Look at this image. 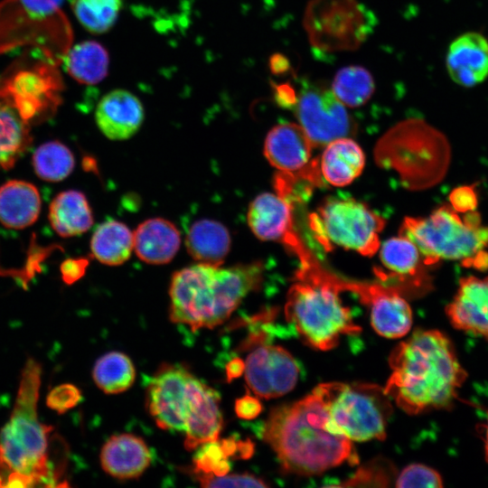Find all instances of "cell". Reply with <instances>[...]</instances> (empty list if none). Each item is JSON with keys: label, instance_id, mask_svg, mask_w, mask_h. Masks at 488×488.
I'll return each instance as SVG.
<instances>
[{"label": "cell", "instance_id": "1", "mask_svg": "<svg viewBox=\"0 0 488 488\" xmlns=\"http://www.w3.org/2000/svg\"><path fill=\"white\" fill-rule=\"evenodd\" d=\"M384 389L409 415L450 408L467 378L451 340L438 330H416L389 356Z\"/></svg>", "mask_w": 488, "mask_h": 488}, {"label": "cell", "instance_id": "5", "mask_svg": "<svg viewBox=\"0 0 488 488\" xmlns=\"http://www.w3.org/2000/svg\"><path fill=\"white\" fill-rule=\"evenodd\" d=\"M146 407L160 428L185 434L188 450L218 439L222 428L218 392L182 365H163L155 373Z\"/></svg>", "mask_w": 488, "mask_h": 488}, {"label": "cell", "instance_id": "41", "mask_svg": "<svg viewBox=\"0 0 488 488\" xmlns=\"http://www.w3.org/2000/svg\"><path fill=\"white\" fill-rule=\"evenodd\" d=\"M88 263L85 259H69L61 266L63 280L72 284L80 279L85 273Z\"/></svg>", "mask_w": 488, "mask_h": 488}, {"label": "cell", "instance_id": "31", "mask_svg": "<svg viewBox=\"0 0 488 488\" xmlns=\"http://www.w3.org/2000/svg\"><path fill=\"white\" fill-rule=\"evenodd\" d=\"M75 160L71 151L62 143L51 141L40 145L33 155L35 174L48 182H59L72 172Z\"/></svg>", "mask_w": 488, "mask_h": 488}, {"label": "cell", "instance_id": "17", "mask_svg": "<svg viewBox=\"0 0 488 488\" xmlns=\"http://www.w3.org/2000/svg\"><path fill=\"white\" fill-rule=\"evenodd\" d=\"M446 69L450 78L463 87H473L488 77V41L481 33L469 32L449 45Z\"/></svg>", "mask_w": 488, "mask_h": 488}, {"label": "cell", "instance_id": "38", "mask_svg": "<svg viewBox=\"0 0 488 488\" xmlns=\"http://www.w3.org/2000/svg\"><path fill=\"white\" fill-rule=\"evenodd\" d=\"M451 206L459 212L474 211L476 195L470 187H459L450 194Z\"/></svg>", "mask_w": 488, "mask_h": 488}, {"label": "cell", "instance_id": "11", "mask_svg": "<svg viewBox=\"0 0 488 488\" xmlns=\"http://www.w3.org/2000/svg\"><path fill=\"white\" fill-rule=\"evenodd\" d=\"M375 25L374 14L358 0H311L304 14L311 46L324 53L356 50Z\"/></svg>", "mask_w": 488, "mask_h": 488}, {"label": "cell", "instance_id": "14", "mask_svg": "<svg viewBox=\"0 0 488 488\" xmlns=\"http://www.w3.org/2000/svg\"><path fill=\"white\" fill-rule=\"evenodd\" d=\"M244 372L248 386L257 396L272 399L295 388L299 369L294 357L283 347L261 345L249 354Z\"/></svg>", "mask_w": 488, "mask_h": 488}, {"label": "cell", "instance_id": "40", "mask_svg": "<svg viewBox=\"0 0 488 488\" xmlns=\"http://www.w3.org/2000/svg\"><path fill=\"white\" fill-rule=\"evenodd\" d=\"M63 0H21L29 14L43 17L56 11Z\"/></svg>", "mask_w": 488, "mask_h": 488}, {"label": "cell", "instance_id": "30", "mask_svg": "<svg viewBox=\"0 0 488 488\" xmlns=\"http://www.w3.org/2000/svg\"><path fill=\"white\" fill-rule=\"evenodd\" d=\"M375 90L371 72L362 66L350 65L339 70L332 83V91L344 105L357 108L364 105Z\"/></svg>", "mask_w": 488, "mask_h": 488}, {"label": "cell", "instance_id": "22", "mask_svg": "<svg viewBox=\"0 0 488 488\" xmlns=\"http://www.w3.org/2000/svg\"><path fill=\"white\" fill-rule=\"evenodd\" d=\"M41 211L37 188L25 181L11 180L0 186V223L9 229L33 224Z\"/></svg>", "mask_w": 488, "mask_h": 488}, {"label": "cell", "instance_id": "7", "mask_svg": "<svg viewBox=\"0 0 488 488\" xmlns=\"http://www.w3.org/2000/svg\"><path fill=\"white\" fill-rule=\"evenodd\" d=\"M399 235L418 249L425 265L457 260L465 267L488 268V226L474 211L441 206L427 217H406Z\"/></svg>", "mask_w": 488, "mask_h": 488}, {"label": "cell", "instance_id": "24", "mask_svg": "<svg viewBox=\"0 0 488 488\" xmlns=\"http://www.w3.org/2000/svg\"><path fill=\"white\" fill-rule=\"evenodd\" d=\"M230 236L227 228L219 221L199 220L186 234L188 253L199 263L221 266L230 249Z\"/></svg>", "mask_w": 488, "mask_h": 488}, {"label": "cell", "instance_id": "33", "mask_svg": "<svg viewBox=\"0 0 488 488\" xmlns=\"http://www.w3.org/2000/svg\"><path fill=\"white\" fill-rule=\"evenodd\" d=\"M396 468L388 459L375 458L362 466L343 483L331 486L341 487H388L395 481Z\"/></svg>", "mask_w": 488, "mask_h": 488}, {"label": "cell", "instance_id": "20", "mask_svg": "<svg viewBox=\"0 0 488 488\" xmlns=\"http://www.w3.org/2000/svg\"><path fill=\"white\" fill-rule=\"evenodd\" d=\"M134 235V250L145 263L162 265L170 262L177 253L181 236L171 221L153 218L140 223Z\"/></svg>", "mask_w": 488, "mask_h": 488}, {"label": "cell", "instance_id": "21", "mask_svg": "<svg viewBox=\"0 0 488 488\" xmlns=\"http://www.w3.org/2000/svg\"><path fill=\"white\" fill-rule=\"evenodd\" d=\"M321 155L319 168L322 177L333 186L352 183L362 172L365 155L351 137H340L328 143Z\"/></svg>", "mask_w": 488, "mask_h": 488}, {"label": "cell", "instance_id": "9", "mask_svg": "<svg viewBox=\"0 0 488 488\" xmlns=\"http://www.w3.org/2000/svg\"><path fill=\"white\" fill-rule=\"evenodd\" d=\"M314 392L324 403L333 431L350 440H383L392 414L390 398L371 383L327 382Z\"/></svg>", "mask_w": 488, "mask_h": 488}, {"label": "cell", "instance_id": "3", "mask_svg": "<svg viewBox=\"0 0 488 488\" xmlns=\"http://www.w3.org/2000/svg\"><path fill=\"white\" fill-rule=\"evenodd\" d=\"M42 367L30 358L22 371L11 416L0 431V486H55L61 474L51 460L53 427L37 415Z\"/></svg>", "mask_w": 488, "mask_h": 488}, {"label": "cell", "instance_id": "23", "mask_svg": "<svg viewBox=\"0 0 488 488\" xmlns=\"http://www.w3.org/2000/svg\"><path fill=\"white\" fill-rule=\"evenodd\" d=\"M379 249L380 261L392 277L415 287L428 286V278L422 270L423 258L410 239L399 235L384 241Z\"/></svg>", "mask_w": 488, "mask_h": 488}, {"label": "cell", "instance_id": "27", "mask_svg": "<svg viewBox=\"0 0 488 488\" xmlns=\"http://www.w3.org/2000/svg\"><path fill=\"white\" fill-rule=\"evenodd\" d=\"M109 57L98 42L84 41L73 46L66 54V71L82 84L94 85L108 74Z\"/></svg>", "mask_w": 488, "mask_h": 488}, {"label": "cell", "instance_id": "19", "mask_svg": "<svg viewBox=\"0 0 488 488\" xmlns=\"http://www.w3.org/2000/svg\"><path fill=\"white\" fill-rule=\"evenodd\" d=\"M151 452L145 441L132 434L112 436L102 446V469L117 479L139 477L150 465Z\"/></svg>", "mask_w": 488, "mask_h": 488}, {"label": "cell", "instance_id": "35", "mask_svg": "<svg viewBox=\"0 0 488 488\" xmlns=\"http://www.w3.org/2000/svg\"><path fill=\"white\" fill-rule=\"evenodd\" d=\"M396 487H443V479L435 469L422 465L412 464L405 467L395 480Z\"/></svg>", "mask_w": 488, "mask_h": 488}, {"label": "cell", "instance_id": "16", "mask_svg": "<svg viewBox=\"0 0 488 488\" xmlns=\"http://www.w3.org/2000/svg\"><path fill=\"white\" fill-rule=\"evenodd\" d=\"M446 312L453 327L488 341V277H462Z\"/></svg>", "mask_w": 488, "mask_h": 488}, {"label": "cell", "instance_id": "8", "mask_svg": "<svg viewBox=\"0 0 488 488\" xmlns=\"http://www.w3.org/2000/svg\"><path fill=\"white\" fill-rule=\"evenodd\" d=\"M449 157L445 136L419 118L397 123L374 149L377 164L397 173L401 183L413 191L437 183L447 170Z\"/></svg>", "mask_w": 488, "mask_h": 488}, {"label": "cell", "instance_id": "39", "mask_svg": "<svg viewBox=\"0 0 488 488\" xmlns=\"http://www.w3.org/2000/svg\"><path fill=\"white\" fill-rule=\"evenodd\" d=\"M262 411L261 402L255 397L245 395L235 402V412L237 416L243 419H252L257 418Z\"/></svg>", "mask_w": 488, "mask_h": 488}, {"label": "cell", "instance_id": "34", "mask_svg": "<svg viewBox=\"0 0 488 488\" xmlns=\"http://www.w3.org/2000/svg\"><path fill=\"white\" fill-rule=\"evenodd\" d=\"M228 458L220 440L206 442L200 446L193 458L194 473L223 476L230 470Z\"/></svg>", "mask_w": 488, "mask_h": 488}, {"label": "cell", "instance_id": "25", "mask_svg": "<svg viewBox=\"0 0 488 488\" xmlns=\"http://www.w3.org/2000/svg\"><path fill=\"white\" fill-rule=\"evenodd\" d=\"M49 221L61 237L81 235L93 225V215L86 196L75 190L60 192L49 207Z\"/></svg>", "mask_w": 488, "mask_h": 488}, {"label": "cell", "instance_id": "15", "mask_svg": "<svg viewBox=\"0 0 488 488\" xmlns=\"http://www.w3.org/2000/svg\"><path fill=\"white\" fill-rule=\"evenodd\" d=\"M293 205L277 192H263L251 202L247 220L257 238L281 242L300 258L308 250L295 230Z\"/></svg>", "mask_w": 488, "mask_h": 488}, {"label": "cell", "instance_id": "6", "mask_svg": "<svg viewBox=\"0 0 488 488\" xmlns=\"http://www.w3.org/2000/svg\"><path fill=\"white\" fill-rule=\"evenodd\" d=\"M316 260L301 266L296 282L287 293L285 315L301 340L320 351L334 348L344 334H356L351 311L342 304L339 291L321 275Z\"/></svg>", "mask_w": 488, "mask_h": 488}, {"label": "cell", "instance_id": "45", "mask_svg": "<svg viewBox=\"0 0 488 488\" xmlns=\"http://www.w3.org/2000/svg\"><path fill=\"white\" fill-rule=\"evenodd\" d=\"M484 457H485V461L488 463V414H487V422L485 426V435H484Z\"/></svg>", "mask_w": 488, "mask_h": 488}, {"label": "cell", "instance_id": "44", "mask_svg": "<svg viewBox=\"0 0 488 488\" xmlns=\"http://www.w3.org/2000/svg\"><path fill=\"white\" fill-rule=\"evenodd\" d=\"M271 69L275 73H280L286 70L288 63L287 61H284L283 56L275 55L270 61Z\"/></svg>", "mask_w": 488, "mask_h": 488}, {"label": "cell", "instance_id": "13", "mask_svg": "<svg viewBox=\"0 0 488 488\" xmlns=\"http://www.w3.org/2000/svg\"><path fill=\"white\" fill-rule=\"evenodd\" d=\"M314 145L299 124L282 123L269 130L264 155L281 174L323 184L319 160L312 158Z\"/></svg>", "mask_w": 488, "mask_h": 488}, {"label": "cell", "instance_id": "36", "mask_svg": "<svg viewBox=\"0 0 488 488\" xmlns=\"http://www.w3.org/2000/svg\"><path fill=\"white\" fill-rule=\"evenodd\" d=\"M197 480L203 487H267L260 478L249 474H232L223 476L195 473Z\"/></svg>", "mask_w": 488, "mask_h": 488}, {"label": "cell", "instance_id": "12", "mask_svg": "<svg viewBox=\"0 0 488 488\" xmlns=\"http://www.w3.org/2000/svg\"><path fill=\"white\" fill-rule=\"evenodd\" d=\"M292 109L314 147H324L355 132L356 126L344 105L324 84L304 82Z\"/></svg>", "mask_w": 488, "mask_h": 488}, {"label": "cell", "instance_id": "18", "mask_svg": "<svg viewBox=\"0 0 488 488\" xmlns=\"http://www.w3.org/2000/svg\"><path fill=\"white\" fill-rule=\"evenodd\" d=\"M96 123L104 136L111 140H125L134 136L144 121V108L131 92L115 89L98 104Z\"/></svg>", "mask_w": 488, "mask_h": 488}, {"label": "cell", "instance_id": "32", "mask_svg": "<svg viewBox=\"0 0 488 488\" xmlns=\"http://www.w3.org/2000/svg\"><path fill=\"white\" fill-rule=\"evenodd\" d=\"M80 23L89 33L108 32L116 23L123 0H70Z\"/></svg>", "mask_w": 488, "mask_h": 488}, {"label": "cell", "instance_id": "42", "mask_svg": "<svg viewBox=\"0 0 488 488\" xmlns=\"http://www.w3.org/2000/svg\"><path fill=\"white\" fill-rule=\"evenodd\" d=\"M275 99L284 108H292L296 100L295 89L288 84L275 85Z\"/></svg>", "mask_w": 488, "mask_h": 488}, {"label": "cell", "instance_id": "43", "mask_svg": "<svg viewBox=\"0 0 488 488\" xmlns=\"http://www.w3.org/2000/svg\"><path fill=\"white\" fill-rule=\"evenodd\" d=\"M245 371V362L240 358L230 360L226 365L227 380L230 381L242 375Z\"/></svg>", "mask_w": 488, "mask_h": 488}, {"label": "cell", "instance_id": "2", "mask_svg": "<svg viewBox=\"0 0 488 488\" xmlns=\"http://www.w3.org/2000/svg\"><path fill=\"white\" fill-rule=\"evenodd\" d=\"M262 437L291 474L314 475L344 462L358 463L352 440L333 432L325 407L312 391L304 399L273 408Z\"/></svg>", "mask_w": 488, "mask_h": 488}, {"label": "cell", "instance_id": "4", "mask_svg": "<svg viewBox=\"0 0 488 488\" xmlns=\"http://www.w3.org/2000/svg\"><path fill=\"white\" fill-rule=\"evenodd\" d=\"M263 273L260 262L230 267L198 263L176 271L169 288L171 321L192 331L222 324L260 286Z\"/></svg>", "mask_w": 488, "mask_h": 488}, {"label": "cell", "instance_id": "10", "mask_svg": "<svg viewBox=\"0 0 488 488\" xmlns=\"http://www.w3.org/2000/svg\"><path fill=\"white\" fill-rule=\"evenodd\" d=\"M385 220L365 203L352 198H330L309 215V226L325 249L338 246L366 257L380 246Z\"/></svg>", "mask_w": 488, "mask_h": 488}, {"label": "cell", "instance_id": "29", "mask_svg": "<svg viewBox=\"0 0 488 488\" xmlns=\"http://www.w3.org/2000/svg\"><path fill=\"white\" fill-rule=\"evenodd\" d=\"M92 376L96 385L107 394H117L128 389L136 379L131 359L120 352H109L95 362Z\"/></svg>", "mask_w": 488, "mask_h": 488}, {"label": "cell", "instance_id": "28", "mask_svg": "<svg viewBox=\"0 0 488 488\" xmlns=\"http://www.w3.org/2000/svg\"><path fill=\"white\" fill-rule=\"evenodd\" d=\"M30 143L25 120L14 108L0 102V170L11 168Z\"/></svg>", "mask_w": 488, "mask_h": 488}, {"label": "cell", "instance_id": "26", "mask_svg": "<svg viewBox=\"0 0 488 488\" xmlns=\"http://www.w3.org/2000/svg\"><path fill=\"white\" fill-rule=\"evenodd\" d=\"M90 249L93 257L100 263L121 265L130 258L134 250L133 232L118 221H106L94 230Z\"/></svg>", "mask_w": 488, "mask_h": 488}, {"label": "cell", "instance_id": "37", "mask_svg": "<svg viewBox=\"0 0 488 488\" xmlns=\"http://www.w3.org/2000/svg\"><path fill=\"white\" fill-rule=\"evenodd\" d=\"M81 399L80 389L73 384L64 383L53 388L46 398V405L59 414H64L77 406Z\"/></svg>", "mask_w": 488, "mask_h": 488}]
</instances>
